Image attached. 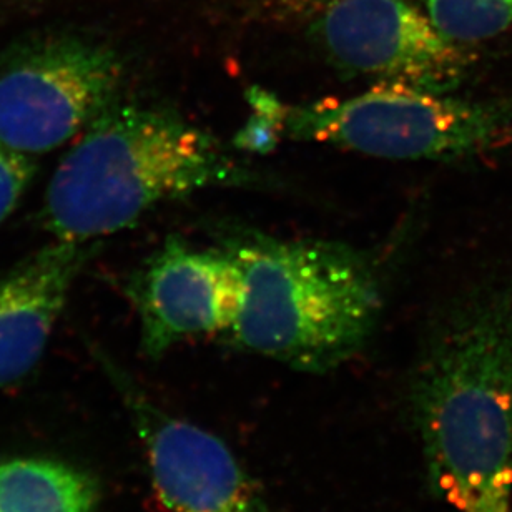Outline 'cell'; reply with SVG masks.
Here are the masks:
<instances>
[{
	"label": "cell",
	"mask_w": 512,
	"mask_h": 512,
	"mask_svg": "<svg viewBox=\"0 0 512 512\" xmlns=\"http://www.w3.org/2000/svg\"><path fill=\"white\" fill-rule=\"evenodd\" d=\"M34 173V157L17 152L0 140V227L19 207Z\"/></svg>",
	"instance_id": "obj_12"
},
{
	"label": "cell",
	"mask_w": 512,
	"mask_h": 512,
	"mask_svg": "<svg viewBox=\"0 0 512 512\" xmlns=\"http://www.w3.org/2000/svg\"><path fill=\"white\" fill-rule=\"evenodd\" d=\"M95 243L54 242L0 273V389L24 380L44 356Z\"/></svg>",
	"instance_id": "obj_9"
},
{
	"label": "cell",
	"mask_w": 512,
	"mask_h": 512,
	"mask_svg": "<svg viewBox=\"0 0 512 512\" xmlns=\"http://www.w3.org/2000/svg\"><path fill=\"white\" fill-rule=\"evenodd\" d=\"M512 130V100H463L403 82L350 99L285 110L283 132L391 160H459L498 147Z\"/></svg>",
	"instance_id": "obj_4"
},
{
	"label": "cell",
	"mask_w": 512,
	"mask_h": 512,
	"mask_svg": "<svg viewBox=\"0 0 512 512\" xmlns=\"http://www.w3.org/2000/svg\"><path fill=\"white\" fill-rule=\"evenodd\" d=\"M222 248L242 276L227 335L245 351L293 370L323 373L370 340L383 310L375 263L345 243L232 233Z\"/></svg>",
	"instance_id": "obj_3"
},
{
	"label": "cell",
	"mask_w": 512,
	"mask_h": 512,
	"mask_svg": "<svg viewBox=\"0 0 512 512\" xmlns=\"http://www.w3.org/2000/svg\"><path fill=\"white\" fill-rule=\"evenodd\" d=\"M128 413L147 454L153 491L168 512H266L232 449L197 424L163 411L120 376Z\"/></svg>",
	"instance_id": "obj_8"
},
{
	"label": "cell",
	"mask_w": 512,
	"mask_h": 512,
	"mask_svg": "<svg viewBox=\"0 0 512 512\" xmlns=\"http://www.w3.org/2000/svg\"><path fill=\"white\" fill-rule=\"evenodd\" d=\"M336 0H258V9L261 14L271 19H296L301 15H315L326 5Z\"/></svg>",
	"instance_id": "obj_13"
},
{
	"label": "cell",
	"mask_w": 512,
	"mask_h": 512,
	"mask_svg": "<svg viewBox=\"0 0 512 512\" xmlns=\"http://www.w3.org/2000/svg\"><path fill=\"white\" fill-rule=\"evenodd\" d=\"M426 14L446 39L469 44L512 27V0H426Z\"/></svg>",
	"instance_id": "obj_11"
},
{
	"label": "cell",
	"mask_w": 512,
	"mask_h": 512,
	"mask_svg": "<svg viewBox=\"0 0 512 512\" xmlns=\"http://www.w3.org/2000/svg\"><path fill=\"white\" fill-rule=\"evenodd\" d=\"M260 183V173L175 110L117 102L60 160L42 218L54 240L95 243L133 227L162 203L207 188Z\"/></svg>",
	"instance_id": "obj_2"
},
{
	"label": "cell",
	"mask_w": 512,
	"mask_h": 512,
	"mask_svg": "<svg viewBox=\"0 0 512 512\" xmlns=\"http://www.w3.org/2000/svg\"><path fill=\"white\" fill-rule=\"evenodd\" d=\"M127 296L143 353L160 358L193 336L227 335L242 301V276L222 247L203 250L173 237L130 276Z\"/></svg>",
	"instance_id": "obj_7"
},
{
	"label": "cell",
	"mask_w": 512,
	"mask_h": 512,
	"mask_svg": "<svg viewBox=\"0 0 512 512\" xmlns=\"http://www.w3.org/2000/svg\"><path fill=\"white\" fill-rule=\"evenodd\" d=\"M99 496L94 476L62 461L0 463V512H94Z\"/></svg>",
	"instance_id": "obj_10"
},
{
	"label": "cell",
	"mask_w": 512,
	"mask_h": 512,
	"mask_svg": "<svg viewBox=\"0 0 512 512\" xmlns=\"http://www.w3.org/2000/svg\"><path fill=\"white\" fill-rule=\"evenodd\" d=\"M429 474L458 512H512V280L459 296L416 376Z\"/></svg>",
	"instance_id": "obj_1"
},
{
	"label": "cell",
	"mask_w": 512,
	"mask_h": 512,
	"mask_svg": "<svg viewBox=\"0 0 512 512\" xmlns=\"http://www.w3.org/2000/svg\"><path fill=\"white\" fill-rule=\"evenodd\" d=\"M313 35L336 67L380 82L449 92L469 69L463 47L404 0H336L316 14Z\"/></svg>",
	"instance_id": "obj_6"
},
{
	"label": "cell",
	"mask_w": 512,
	"mask_h": 512,
	"mask_svg": "<svg viewBox=\"0 0 512 512\" xmlns=\"http://www.w3.org/2000/svg\"><path fill=\"white\" fill-rule=\"evenodd\" d=\"M124 80V60L99 40H22L0 55V140L29 157L52 152L117 104Z\"/></svg>",
	"instance_id": "obj_5"
}]
</instances>
